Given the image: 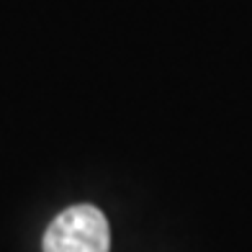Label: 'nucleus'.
Returning <instances> with one entry per match:
<instances>
[{"label": "nucleus", "instance_id": "1", "mask_svg": "<svg viewBox=\"0 0 252 252\" xmlns=\"http://www.w3.org/2000/svg\"><path fill=\"white\" fill-rule=\"evenodd\" d=\"M111 229L98 206L77 203L64 209L44 234V252H108Z\"/></svg>", "mask_w": 252, "mask_h": 252}]
</instances>
